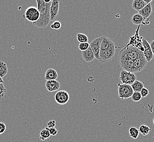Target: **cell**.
<instances>
[{
	"instance_id": "cell-23",
	"label": "cell",
	"mask_w": 154,
	"mask_h": 142,
	"mask_svg": "<svg viewBox=\"0 0 154 142\" xmlns=\"http://www.w3.org/2000/svg\"><path fill=\"white\" fill-rule=\"evenodd\" d=\"M131 98L134 102H139L141 100L142 96L140 94V92H134Z\"/></svg>"
},
{
	"instance_id": "cell-10",
	"label": "cell",
	"mask_w": 154,
	"mask_h": 142,
	"mask_svg": "<svg viewBox=\"0 0 154 142\" xmlns=\"http://www.w3.org/2000/svg\"><path fill=\"white\" fill-rule=\"evenodd\" d=\"M60 7V1L53 0L50 7V21L55 20L59 13Z\"/></svg>"
},
{
	"instance_id": "cell-3",
	"label": "cell",
	"mask_w": 154,
	"mask_h": 142,
	"mask_svg": "<svg viewBox=\"0 0 154 142\" xmlns=\"http://www.w3.org/2000/svg\"><path fill=\"white\" fill-rule=\"evenodd\" d=\"M116 50V46L113 41L107 49L100 51V58L98 61L102 63L110 61L114 57Z\"/></svg>"
},
{
	"instance_id": "cell-33",
	"label": "cell",
	"mask_w": 154,
	"mask_h": 142,
	"mask_svg": "<svg viewBox=\"0 0 154 142\" xmlns=\"http://www.w3.org/2000/svg\"><path fill=\"white\" fill-rule=\"evenodd\" d=\"M4 81L3 80V79H2V78H1V76H0V84H4Z\"/></svg>"
},
{
	"instance_id": "cell-19",
	"label": "cell",
	"mask_w": 154,
	"mask_h": 142,
	"mask_svg": "<svg viewBox=\"0 0 154 142\" xmlns=\"http://www.w3.org/2000/svg\"><path fill=\"white\" fill-rule=\"evenodd\" d=\"M51 136L49 131L47 129V128L42 130L40 132V139L44 141L48 138H49Z\"/></svg>"
},
{
	"instance_id": "cell-1",
	"label": "cell",
	"mask_w": 154,
	"mask_h": 142,
	"mask_svg": "<svg viewBox=\"0 0 154 142\" xmlns=\"http://www.w3.org/2000/svg\"><path fill=\"white\" fill-rule=\"evenodd\" d=\"M143 52L133 45L125 48L120 51L118 60L120 65L124 70L134 73V63L135 61Z\"/></svg>"
},
{
	"instance_id": "cell-7",
	"label": "cell",
	"mask_w": 154,
	"mask_h": 142,
	"mask_svg": "<svg viewBox=\"0 0 154 142\" xmlns=\"http://www.w3.org/2000/svg\"><path fill=\"white\" fill-rule=\"evenodd\" d=\"M55 100L58 105H64L68 102L69 95L68 92L65 90H60L55 95Z\"/></svg>"
},
{
	"instance_id": "cell-8",
	"label": "cell",
	"mask_w": 154,
	"mask_h": 142,
	"mask_svg": "<svg viewBox=\"0 0 154 142\" xmlns=\"http://www.w3.org/2000/svg\"><path fill=\"white\" fill-rule=\"evenodd\" d=\"M102 40V36L97 37L94 39L90 43V47L94 54L95 58L99 60L100 58V44Z\"/></svg>"
},
{
	"instance_id": "cell-15",
	"label": "cell",
	"mask_w": 154,
	"mask_h": 142,
	"mask_svg": "<svg viewBox=\"0 0 154 142\" xmlns=\"http://www.w3.org/2000/svg\"><path fill=\"white\" fill-rule=\"evenodd\" d=\"M146 6L147 4L144 2V0H134L132 4L133 8L138 12Z\"/></svg>"
},
{
	"instance_id": "cell-11",
	"label": "cell",
	"mask_w": 154,
	"mask_h": 142,
	"mask_svg": "<svg viewBox=\"0 0 154 142\" xmlns=\"http://www.w3.org/2000/svg\"><path fill=\"white\" fill-rule=\"evenodd\" d=\"M46 87L49 92L57 91L60 87V83L56 80H47L46 83Z\"/></svg>"
},
{
	"instance_id": "cell-5",
	"label": "cell",
	"mask_w": 154,
	"mask_h": 142,
	"mask_svg": "<svg viewBox=\"0 0 154 142\" xmlns=\"http://www.w3.org/2000/svg\"><path fill=\"white\" fill-rule=\"evenodd\" d=\"M40 12L37 8L31 6L27 8L25 12L23 17L30 22H35L40 18Z\"/></svg>"
},
{
	"instance_id": "cell-9",
	"label": "cell",
	"mask_w": 154,
	"mask_h": 142,
	"mask_svg": "<svg viewBox=\"0 0 154 142\" xmlns=\"http://www.w3.org/2000/svg\"><path fill=\"white\" fill-rule=\"evenodd\" d=\"M142 44L144 48L143 54L144 57L146 58L147 62H150L154 58V54L151 48L150 44L147 41L146 39L142 40Z\"/></svg>"
},
{
	"instance_id": "cell-24",
	"label": "cell",
	"mask_w": 154,
	"mask_h": 142,
	"mask_svg": "<svg viewBox=\"0 0 154 142\" xmlns=\"http://www.w3.org/2000/svg\"><path fill=\"white\" fill-rule=\"evenodd\" d=\"M7 92V90L4 84H0V101L4 97Z\"/></svg>"
},
{
	"instance_id": "cell-16",
	"label": "cell",
	"mask_w": 154,
	"mask_h": 142,
	"mask_svg": "<svg viewBox=\"0 0 154 142\" xmlns=\"http://www.w3.org/2000/svg\"><path fill=\"white\" fill-rule=\"evenodd\" d=\"M131 22L133 24L136 25H140L142 24H143L145 20L138 13L133 15L131 18Z\"/></svg>"
},
{
	"instance_id": "cell-34",
	"label": "cell",
	"mask_w": 154,
	"mask_h": 142,
	"mask_svg": "<svg viewBox=\"0 0 154 142\" xmlns=\"http://www.w3.org/2000/svg\"><path fill=\"white\" fill-rule=\"evenodd\" d=\"M153 123H154V120H153Z\"/></svg>"
},
{
	"instance_id": "cell-20",
	"label": "cell",
	"mask_w": 154,
	"mask_h": 142,
	"mask_svg": "<svg viewBox=\"0 0 154 142\" xmlns=\"http://www.w3.org/2000/svg\"><path fill=\"white\" fill-rule=\"evenodd\" d=\"M129 136L134 139H136L138 138L140 134L139 130L134 127H131L129 128Z\"/></svg>"
},
{
	"instance_id": "cell-2",
	"label": "cell",
	"mask_w": 154,
	"mask_h": 142,
	"mask_svg": "<svg viewBox=\"0 0 154 142\" xmlns=\"http://www.w3.org/2000/svg\"><path fill=\"white\" fill-rule=\"evenodd\" d=\"M51 1L49 3H46L44 0H37V9L40 12V18L33 23V25L38 28H44L49 25L50 22V7L51 5Z\"/></svg>"
},
{
	"instance_id": "cell-22",
	"label": "cell",
	"mask_w": 154,
	"mask_h": 142,
	"mask_svg": "<svg viewBox=\"0 0 154 142\" xmlns=\"http://www.w3.org/2000/svg\"><path fill=\"white\" fill-rule=\"evenodd\" d=\"M77 39L78 42H80V43H87L88 42L89 38L86 35L82 33H79L77 35Z\"/></svg>"
},
{
	"instance_id": "cell-26",
	"label": "cell",
	"mask_w": 154,
	"mask_h": 142,
	"mask_svg": "<svg viewBox=\"0 0 154 142\" xmlns=\"http://www.w3.org/2000/svg\"><path fill=\"white\" fill-rule=\"evenodd\" d=\"M51 29L54 30H59L61 27V24L59 21H55L50 25Z\"/></svg>"
},
{
	"instance_id": "cell-27",
	"label": "cell",
	"mask_w": 154,
	"mask_h": 142,
	"mask_svg": "<svg viewBox=\"0 0 154 142\" xmlns=\"http://www.w3.org/2000/svg\"><path fill=\"white\" fill-rule=\"evenodd\" d=\"M140 94L142 95V97H146L147 95H149V90L147 89L146 87H144L142 90L140 91Z\"/></svg>"
},
{
	"instance_id": "cell-21",
	"label": "cell",
	"mask_w": 154,
	"mask_h": 142,
	"mask_svg": "<svg viewBox=\"0 0 154 142\" xmlns=\"http://www.w3.org/2000/svg\"><path fill=\"white\" fill-rule=\"evenodd\" d=\"M140 133L143 136H147L148 135L151 131V128L148 126L145 125H142L138 129Z\"/></svg>"
},
{
	"instance_id": "cell-14",
	"label": "cell",
	"mask_w": 154,
	"mask_h": 142,
	"mask_svg": "<svg viewBox=\"0 0 154 142\" xmlns=\"http://www.w3.org/2000/svg\"><path fill=\"white\" fill-rule=\"evenodd\" d=\"M58 77L57 71L53 68H49L45 73V79L47 80H56Z\"/></svg>"
},
{
	"instance_id": "cell-18",
	"label": "cell",
	"mask_w": 154,
	"mask_h": 142,
	"mask_svg": "<svg viewBox=\"0 0 154 142\" xmlns=\"http://www.w3.org/2000/svg\"><path fill=\"white\" fill-rule=\"evenodd\" d=\"M131 86L134 92H140L144 87V83L140 81L136 80L131 85Z\"/></svg>"
},
{
	"instance_id": "cell-6",
	"label": "cell",
	"mask_w": 154,
	"mask_h": 142,
	"mask_svg": "<svg viewBox=\"0 0 154 142\" xmlns=\"http://www.w3.org/2000/svg\"><path fill=\"white\" fill-rule=\"evenodd\" d=\"M119 79L122 84L131 85L137 80V76L134 73L122 69L120 73Z\"/></svg>"
},
{
	"instance_id": "cell-30",
	"label": "cell",
	"mask_w": 154,
	"mask_h": 142,
	"mask_svg": "<svg viewBox=\"0 0 154 142\" xmlns=\"http://www.w3.org/2000/svg\"><path fill=\"white\" fill-rule=\"evenodd\" d=\"M55 126H56V121L54 120H50V121L47 123V128H55Z\"/></svg>"
},
{
	"instance_id": "cell-13",
	"label": "cell",
	"mask_w": 154,
	"mask_h": 142,
	"mask_svg": "<svg viewBox=\"0 0 154 142\" xmlns=\"http://www.w3.org/2000/svg\"><path fill=\"white\" fill-rule=\"evenodd\" d=\"M82 58L86 62H92L95 58L94 54L90 47L85 51H82Z\"/></svg>"
},
{
	"instance_id": "cell-12",
	"label": "cell",
	"mask_w": 154,
	"mask_h": 142,
	"mask_svg": "<svg viewBox=\"0 0 154 142\" xmlns=\"http://www.w3.org/2000/svg\"><path fill=\"white\" fill-rule=\"evenodd\" d=\"M152 11H153V9H152L151 4H147L145 7H144L142 9L139 11L138 14H140L143 18L145 22L149 19V17L151 14Z\"/></svg>"
},
{
	"instance_id": "cell-25",
	"label": "cell",
	"mask_w": 154,
	"mask_h": 142,
	"mask_svg": "<svg viewBox=\"0 0 154 142\" xmlns=\"http://www.w3.org/2000/svg\"><path fill=\"white\" fill-rule=\"evenodd\" d=\"M79 49L80 51H84L86 50L90 47V43H81L79 44Z\"/></svg>"
},
{
	"instance_id": "cell-4",
	"label": "cell",
	"mask_w": 154,
	"mask_h": 142,
	"mask_svg": "<svg viewBox=\"0 0 154 142\" xmlns=\"http://www.w3.org/2000/svg\"><path fill=\"white\" fill-rule=\"evenodd\" d=\"M118 86L119 97L120 98L124 99L131 97L134 92L131 85L119 83Z\"/></svg>"
},
{
	"instance_id": "cell-17",
	"label": "cell",
	"mask_w": 154,
	"mask_h": 142,
	"mask_svg": "<svg viewBox=\"0 0 154 142\" xmlns=\"http://www.w3.org/2000/svg\"><path fill=\"white\" fill-rule=\"evenodd\" d=\"M8 71L7 65L5 62L0 61V76L3 78L7 74Z\"/></svg>"
},
{
	"instance_id": "cell-32",
	"label": "cell",
	"mask_w": 154,
	"mask_h": 142,
	"mask_svg": "<svg viewBox=\"0 0 154 142\" xmlns=\"http://www.w3.org/2000/svg\"><path fill=\"white\" fill-rule=\"evenodd\" d=\"M144 2L146 4H151V2H152V0H147V1H146V0H144Z\"/></svg>"
},
{
	"instance_id": "cell-31",
	"label": "cell",
	"mask_w": 154,
	"mask_h": 142,
	"mask_svg": "<svg viewBox=\"0 0 154 142\" xmlns=\"http://www.w3.org/2000/svg\"><path fill=\"white\" fill-rule=\"evenodd\" d=\"M150 44L151 48V50L153 51V53L154 55V40L151 41V42Z\"/></svg>"
},
{
	"instance_id": "cell-28",
	"label": "cell",
	"mask_w": 154,
	"mask_h": 142,
	"mask_svg": "<svg viewBox=\"0 0 154 142\" xmlns=\"http://www.w3.org/2000/svg\"><path fill=\"white\" fill-rule=\"evenodd\" d=\"M7 129L6 124L4 122H0V135L3 134Z\"/></svg>"
},
{
	"instance_id": "cell-29",
	"label": "cell",
	"mask_w": 154,
	"mask_h": 142,
	"mask_svg": "<svg viewBox=\"0 0 154 142\" xmlns=\"http://www.w3.org/2000/svg\"><path fill=\"white\" fill-rule=\"evenodd\" d=\"M47 129L49 131V133H50L51 136H55L57 135L58 131H57V129L55 128H48L47 127Z\"/></svg>"
}]
</instances>
